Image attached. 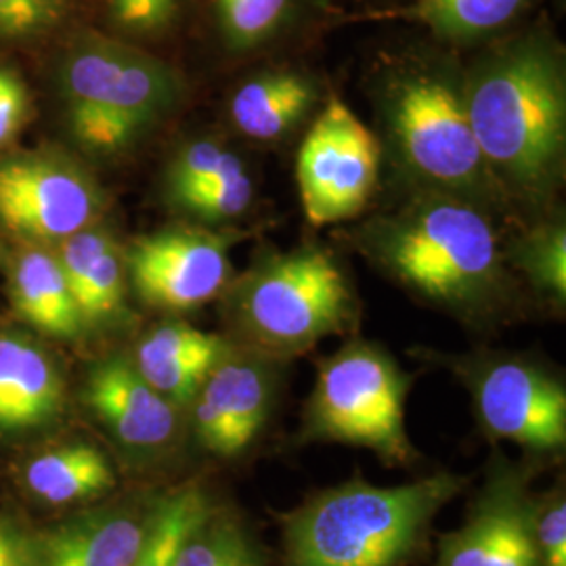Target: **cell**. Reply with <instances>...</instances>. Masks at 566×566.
I'll use <instances>...</instances> for the list:
<instances>
[{
    "instance_id": "9c48e42d",
    "label": "cell",
    "mask_w": 566,
    "mask_h": 566,
    "mask_svg": "<svg viewBox=\"0 0 566 566\" xmlns=\"http://www.w3.org/2000/svg\"><path fill=\"white\" fill-rule=\"evenodd\" d=\"M99 185L57 151H28L0 160V223L28 242H63L97 223Z\"/></svg>"
},
{
    "instance_id": "7a4b0ae2",
    "label": "cell",
    "mask_w": 566,
    "mask_h": 566,
    "mask_svg": "<svg viewBox=\"0 0 566 566\" xmlns=\"http://www.w3.org/2000/svg\"><path fill=\"white\" fill-rule=\"evenodd\" d=\"M462 485L439 472L407 485L327 489L287 516V566H401Z\"/></svg>"
},
{
    "instance_id": "6da1fadb",
    "label": "cell",
    "mask_w": 566,
    "mask_h": 566,
    "mask_svg": "<svg viewBox=\"0 0 566 566\" xmlns=\"http://www.w3.org/2000/svg\"><path fill=\"white\" fill-rule=\"evenodd\" d=\"M465 109L489 172L544 196L565 164L563 51L544 28L491 46L464 82Z\"/></svg>"
},
{
    "instance_id": "83f0119b",
    "label": "cell",
    "mask_w": 566,
    "mask_h": 566,
    "mask_svg": "<svg viewBox=\"0 0 566 566\" xmlns=\"http://www.w3.org/2000/svg\"><path fill=\"white\" fill-rule=\"evenodd\" d=\"M107 34L124 41L163 39L181 18L185 0H102Z\"/></svg>"
},
{
    "instance_id": "d4e9b609",
    "label": "cell",
    "mask_w": 566,
    "mask_h": 566,
    "mask_svg": "<svg viewBox=\"0 0 566 566\" xmlns=\"http://www.w3.org/2000/svg\"><path fill=\"white\" fill-rule=\"evenodd\" d=\"M177 566H263V558L238 518L212 510L185 539Z\"/></svg>"
},
{
    "instance_id": "8992f818",
    "label": "cell",
    "mask_w": 566,
    "mask_h": 566,
    "mask_svg": "<svg viewBox=\"0 0 566 566\" xmlns=\"http://www.w3.org/2000/svg\"><path fill=\"white\" fill-rule=\"evenodd\" d=\"M407 380L374 346L353 344L325 361L308 405V432L364 446L390 464L411 458L405 434Z\"/></svg>"
},
{
    "instance_id": "f546056e",
    "label": "cell",
    "mask_w": 566,
    "mask_h": 566,
    "mask_svg": "<svg viewBox=\"0 0 566 566\" xmlns=\"http://www.w3.org/2000/svg\"><path fill=\"white\" fill-rule=\"evenodd\" d=\"M528 269L533 277L565 298L566 294V238L565 229L556 227L539 235L528 250Z\"/></svg>"
},
{
    "instance_id": "7c38bea8",
    "label": "cell",
    "mask_w": 566,
    "mask_h": 566,
    "mask_svg": "<svg viewBox=\"0 0 566 566\" xmlns=\"http://www.w3.org/2000/svg\"><path fill=\"white\" fill-rule=\"evenodd\" d=\"M196 434L208 451L240 455L263 430L271 407V378L264 365L224 355L210 369L193 399Z\"/></svg>"
},
{
    "instance_id": "8fae6325",
    "label": "cell",
    "mask_w": 566,
    "mask_h": 566,
    "mask_svg": "<svg viewBox=\"0 0 566 566\" xmlns=\"http://www.w3.org/2000/svg\"><path fill=\"white\" fill-rule=\"evenodd\" d=\"M474 399L493 437L533 451L565 447V388L539 367L521 361L491 365L476 380Z\"/></svg>"
},
{
    "instance_id": "f1b7e54d",
    "label": "cell",
    "mask_w": 566,
    "mask_h": 566,
    "mask_svg": "<svg viewBox=\"0 0 566 566\" xmlns=\"http://www.w3.org/2000/svg\"><path fill=\"white\" fill-rule=\"evenodd\" d=\"M242 158L231 154L214 142H196L182 147L168 172V193L170 198L182 191L202 187L206 182L217 181L229 168H233Z\"/></svg>"
},
{
    "instance_id": "30bf717a",
    "label": "cell",
    "mask_w": 566,
    "mask_h": 566,
    "mask_svg": "<svg viewBox=\"0 0 566 566\" xmlns=\"http://www.w3.org/2000/svg\"><path fill=\"white\" fill-rule=\"evenodd\" d=\"M229 240L203 231H166L133 243L128 271L145 303L189 311L212 301L229 277Z\"/></svg>"
},
{
    "instance_id": "5bb4252c",
    "label": "cell",
    "mask_w": 566,
    "mask_h": 566,
    "mask_svg": "<svg viewBox=\"0 0 566 566\" xmlns=\"http://www.w3.org/2000/svg\"><path fill=\"white\" fill-rule=\"evenodd\" d=\"M439 566H539L535 512L510 489L493 493L443 539Z\"/></svg>"
},
{
    "instance_id": "484cf974",
    "label": "cell",
    "mask_w": 566,
    "mask_h": 566,
    "mask_svg": "<svg viewBox=\"0 0 566 566\" xmlns=\"http://www.w3.org/2000/svg\"><path fill=\"white\" fill-rule=\"evenodd\" d=\"M76 0H0V44H28L63 34Z\"/></svg>"
},
{
    "instance_id": "277c9868",
    "label": "cell",
    "mask_w": 566,
    "mask_h": 566,
    "mask_svg": "<svg viewBox=\"0 0 566 566\" xmlns=\"http://www.w3.org/2000/svg\"><path fill=\"white\" fill-rule=\"evenodd\" d=\"M386 116L392 137L422 179L447 189H476L489 177L465 109L464 86L443 57H395L386 78Z\"/></svg>"
},
{
    "instance_id": "cb8c5ba5",
    "label": "cell",
    "mask_w": 566,
    "mask_h": 566,
    "mask_svg": "<svg viewBox=\"0 0 566 566\" xmlns=\"http://www.w3.org/2000/svg\"><path fill=\"white\" fill-rule=\"evenodd\" d=\"M212 512L200 486L168 493L147 514L142 547L130 566H177L185 539Z\"/></svg>"
},
{
    "instance_id": "7402d4cb",
    "label": "cell",
    "mask_w": 566,
    "mask_h": 566,
    "mask_svg": "<svg viewBox=\"0 0 566 566\" xmlns=\"http://www.w3.org/2000/svg\"><path fill=\"white\" fill-rule=\"evenodd\" d=\"M25 483L46 504L65 506L109 491L116 476L99 449L74 443L34 458L25 468Z\"/></svg>"
},
{
    "instance_id": "e0dca14e",
    "label": "cell",
    "mask_w": 566,
    "mask_h": 566,
    "mask_svg": "<svg viewBox=\"0 0 566 566\" xmlns=\"http://www.w3.org/2000/svg\"><path fill=\"white\" fill-rule=\"evenodd\" d=\"M63 380L53 359L25 336L0 334V428L28 430L57 418Z\"/></svg>"
},
{
    "instance_id": "603a6c76",
    "label": "cell",
    "mask_w": 566,
    "mask_h": 566,
    "mask_svg": "<svg viewBox=\"0 0 566 566\" xmlns=\"http://www.w3.org/2000/svg\"><path fill=\"white\" fill-rule=\"evenodd\" d=\"M224 49L248 53L280 39L303 11V0H208Z\"/></svg>"
},
{
    "instance_id": "9a60e30c",
    "label": "cell",
    "mask_w": 566,
    "mask_h": 566,
    "mask_svg": "<svg viewBox=\"0 0 566 566\" xmlns=\"http://www.w3.org/2000/svg\"><path fill=\"white\" fill-rule=\"evenodd\" d=\"M147 514L122 507L86 512L36 539L39 566H130L145 533Z\"/></svg>"
},
{
    "instance_id": "d6986e66",
    "label": "cell",
    "mask_w": 566,
    "mask_h": 566,
    "mask_svg": "<svg viewBox=\"0 0 566 566\" xmlns=\"http://www.w3.org/2000/svg\"><path fill=\"white\" fill-rule=\"evenodd\" d=\"M9 294L25 324L53 338H76L84 327L81 308L55 254L30 245L11 264Z\"/></svg>"
},
{
    "instance_id": "5b68a950",
    "label": "cell",
    "mask_w": 566,
    "mask_h": 566,
    "mask_svg": "<svg viewBox=\"0 0 566 566\" xmlns=\"http://www.w3.org/2000/svg\"><path fill=\"white\" fill-rule=\"evenodd\" d=\"M235 311L254 343L294 353L340 332L353 315V294L327 254L301 250L275 256L250 275Z\"/></svg>"
},
{
    "instance_id": "2e32d148",
    "label": "cell",
    "mask_w": 566,
    "mask_h": 566,
    "mask_svg": "<svg viewBox=\"0 0 566 566\" xmlns=\"http://www.w3.org/2000/svg\"><path fill=\"white\" fill-rule=\"evenodd\" d=\"M227 355V344L214 334L187 324L151 329L137 348L135 365L143 378L170 403H193L210 369Z\"/></svg>"
},
{
    "instance_id": "ac0fdd59",
    "label": "cell",
    "mask_w": 566,
    "mask_h": 566,
    "mask_svg": "<svg viewBox=\"0 0 566 566\" xmlns=\"http://www.w3.org/2000/svg\"><path fill=\"white\" fill-rule=\"evenodd\" d=\"M535 0H409L395 7L369 9L344 21L397 20L416 23L447 44H472L506 32Z\"/></svg>"
},
{
    "instance_id": "d6a6232c",
    "label": "cell",
    "mask_w": 566,
    "mask_h": 566,
    "mask_svg": "<svg viewBox=\"0 0 566 566\" xmlns=\"http://www.w3.org/2000/svg\"><path fill=\"white\" fill-rule=\"evenodd\" d=\"M0 566H39L36 539L7 516H0Z\"/></svg>"
},
{
    "instance_id": "ffe728a7",
    "label": "cell",
    "mask_w": 566,
    "mask_h": 566,
    "mask_svg": "<svg viewBox=\"0 0 566 566\" xmlns=\"http://www.w3.org/2000/svg\"><path fill=\"white\" fill-rule=\"evenodd\" d=\"M55 256L84 324L105 322L120 313L124 266L116 242L105 231L88 227L70 235Z\"/></svg>"
},
{
    "instance_id": "3957f363",
    "label": "cell",
    "mask_w": 566,
    "mask_h": 566,
    "mask_svg": "<svg viewBox=\"0 0 566 566\" xmlns=\"http://www.w3.org/2000/svg\"><path fill=\"white\" fill-rule=\"evenodd\" d=\"M378 263L439 303H474L500 280V250L485 217L464 200L432 198L378 224Z\"/></svg>"
},
{
    "instance_id": "4316f807",
    "label": "cell",
    "mask_w": 566,
    "mask_h": 566,
    "mask_svg": "<svg viewBox=\"0 0 566 566\" xmlns=\"http://www.w3.org/2000/svg\"><path fill=\"white\" fill-rule=\"evenodd\" d=\"M254 198V185L242 160L229 168L217 181L182 191L172 202L185 212L200 217L203 221H229L238 219L250 208Z\"/></svg>"
},
{
    "instance_id": "44dd1931",
    "label": "cell",
    "mask_w": 566,
    "mask_h": 566,
    "mask_svg": "<svg viewBox=\"0 0 566 566\" xmlns=\"http://www.w3.org/2000/svg\"><path fill=\"white\" fill-rule=\"evenodd\" d=\"M315 102V84L296 70H273L243 82L231 99L235 128L256 142H275L292 130Z\"/></svg>"
},
{
    "instance_id": "52a82bcc",
    "label": "cell",
    "mask_w": 566,
    "mask_h": 566,
    "mask_svg": "<svg viewBox=\"0 0 566 566\" xmlns=\"http://www.w3.org/2000/svg\"><path fill=\"white\" fill-rule=\"evenodd\" d=\"M57 74L67 116L102 112L149 126L172 109L181 93V78L166 61L95 28L65 36Z\"/></svg>"
},
{
    "instance_id": "ba28073f",
    "label": "cell",
    "mask_w": 566,
    "mask_h": 566,
    "mask_svg": "<svg viewBox=\"0 0 566 566\" xmlns=\"http://www.w3.org/2000/svg\"><path fill=\"white\" fill-rule=\"evenodd\" d=\"M380 172V143L346 103L329 99L304 139L296 177L304 214L315 227L357 217Z\"/></svg>"
},
{
    "instance_id": "4fadbf2b",
    "label": "cell",
    "mask_w": 566,
    "mask_h": 566,
    "mask_svg": "<svg viewBox=\"0 0 566 566\" xmlns=\"http://www.w3.org/2000/svg\"><path fill=\"white\" fill-rule=\"evenodd\" d=\"M84 399L122 446L156 449L177 432V405L149 385L126 357H109L95 365Z\"/></svg>"
},
{
    "instance_id": "836d02e7",
    "label": "cell",
    "mask_w": 566,
    "mask_h": 566,
    "mask_svg": "<svg viewBox=\"0 0 566 566\" xmlns=\"http://www.w3.org/2000/svg\"><path fill=\"white\" fill-rule=\"evenodd\" d=\"M4 259H7V252H4V248H2V243H0V263H4Z\"/></svg>"
},
{
    "instance_id": "4dcf8cb0",
    "label": "cell",
    "mask_w": 566,
    "mask_h": 566,
    "mask_svg": "<svg viewBox=\"0 0 566 566\" xmlns=\"http://www.w3.org/2000/svg\"><path fill=\"white\" fill-rule=\"evenodd\" d=\"M537 565L566 566V504L556 497L549 506L535 512Z\"/></svg>"
},
{
    "instance_id": "1f68e13d",
    "label": "cell",
    "mask_w": 566,
    "mask_h": 566,
    "mask_svg": "<svg viewBox=\"0 0 566 566\" xmlns=\"http://www.w3.org/2000/svg\"><path fill=\"white\" fill-rule=\"evenodd\" d=\"M28 118V93L18 72L0 67V147L20 135Z\"/></svg>"
}]
</instances>
